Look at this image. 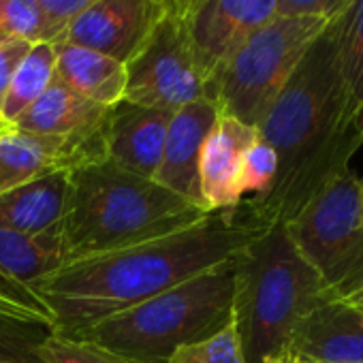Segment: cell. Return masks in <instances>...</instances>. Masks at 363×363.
<instances>
[{
	"label": "cell",
	"instance_id": "6da1fadb",
	"mask_svg": "<svg viewBox=\"0 0 363 363\" xmlns=\"http://www.w3.org/2000/svg\"><path fill=\"white\" fill-rule=\"evenodd\" d=\"M267 229L242 201L179 231L67 263L41 278L33 293L50 310L54 333L73 335L233 259Z\"/></svg>",
	"mask_w": 363,
	"mask_h": 363
},
{
	"label": "cell",
	"instance_id": "7a4b0ae2",
	"mask_svg": "<svg viewBox=\"0 0 363 363\" xmlns=\"http://www.w3.org/2000/svg\"><path fill=\"white\" fill-rule=\"evenodd\" d=\"M257 130L274 147L278 173L265 197L244 201L269 227L289 223L325 184L350 169L363 133L342 79L331 22L314 39Z\"/></svg>",
	"mask_w": 363,
	"mask_h": 363
},
{
	"label": "cell",
	"instance_id": "3957f363",
	"mask_svg": "<svg viewBox=\"0 0 363 363\" xmlns=\"http://www.w3.org/2000/svg\"><path fill=\"white\" fill-rule=\"evenodd\" d=\"M203 208L124 171L107 158L69 171V197L60 223L65 265L147 242L208 216Z\"/></svg>",
	"mask_w": 363,
	"mask_h": 363
},
{
	"label": "cell",
	"instance_id": "277c9868",
	"mask_svg": "<svg viewBox=\"0 0 363 363\" xmlns=\"http://www.w3.org/2000/svg\"><path fill=\"white\" fill-rule=\"evenodd\" d=\"M333 299L331 289L295 248L286 227H269L235 255L233 327L244 361H284L297 325Z\"/></svg>",
	"mask_w": 363,
	"mask_h": 363
},
{
	"label": "cell",
	"instance_id": "5b68a950",
	"mask_svg": "<svg viewBox=\"0 0 363 363\" xmlns=\"http://www.w3.org/2000/svg\"><path fill=\"white\" fill-rule=\"evenodd\" d=\"M233 293L235 257L67 337L130 363H167L177 348L233 320Z\"/></svg>",
	"mask_w": 363,
	"mask_h": 363
},
{
	"label": "cell",
	"instance_id": "8992f818",
	"mask_svg": "<svg viewBox=\"0 0 363 363\" xmlns=\"http://www.w3.org/2000/svg\"><path fill=\"white\" fill-rule=\"evenodd\" d=\"M329 22L308 16H276L225 65L208 99L220 113L259 128L272 103Z\"/></svg>",
	"mask_w": 363,
	"mask_h": 363
},
{
	"label": "cell",
	"instance_id": "52a82bcc",
	"mask_svg": "<svg viewBox=\"0 0 363 363\" xmlns=\"http://www.w3.org/2000/svg\"><path fill=\"white\" fill-rule=\"evenodd\" d=\"M284 227L335 299L363 280V193L352 169L335 175Z\"/></svg>",
	"mask_w": 363,
	"mask_h": 363
},
{
	"label": "cell",
	"instance_id": "ba28073f",
	"mask_svg": "<svg viewBox=\"0 0 363 363\" xmlns=\"http://www.w3.org/2000/svg\"><path fill=\"white\" fill-rule=\"evenodd\" d=\"M203 96L206 82L184 22L167 13L126 62L124 101L173 113Z\"/></svg>",
	"mask_w": 363,
	"mask_h": 363
},
{
	"label": "cell",
	"instance_id": "9c48e42d",
	"mask_svg": "<svg viewBox=\"0 0 363 363\" xmlns=\"http://www.w3.org/2000/svg\"><path fill=\"white\" fill-rule=\"evenodd\" d=\"M278 16V0H195L184 11L189 41L206 82V99L231 56Z\"/></svg>",
	"mask_w": 363,
	"mask_h": 363
},
{
	"label": "cell",
	"instance_id": "30bf717a",
	"mask_svg": "<svg viewBox=\"0 0 363 363\" xmlns=\"http://www.w3.org/2000/svg\"><path fill=\"white\" fill-rule=\"evenodd\" d=\"M164 16L158 0H96L56 41L88 48L126 65Z\"/></svg>",
	"mask_w": 363,
	"mask_h": 363
},
{
	"label": "cell",
	"instance_id": "8fae6325",
	"mask_svg": "<svg viewBox=\"0 0 363 363\" xmlns=\"http://www.w3.org/2000/svg\"><path fill=\"white\" fill-rule=\"evenodd\" d=\"M103 158L107 156L101 128L86 137H52L9 126L0 133V193Z\"/></svg>",
	"mask_w": 363,
	"mask_h": 363
},
{
	"label": "cell",
	"instance_id": "7c38bea8",
	"mask_svg": "<svg viewBox=\"0 0 363 363\" xmlns=\"http://www.w3.org/2000/svg\"><path fill=\"white\" fill-rule=\"evenodd\" d=\"M62 265L60 227L39 235H26L0 227V295L45 318L52 329V314L33 293V286Z\"/></svg>",
	"mask_w": 363,
	"mask_h": 363
},
{
	"label": "cell",
	"instance_id": "4fadbf2b",
	"mask_svg": "<svg viewBox=\"0 0 363 363\" xmlns=\"http://www.w3.org/2000/svg\"><path fill=\"white\" fill-rule=\"evenodd\" d=\"M169 120L171 111L135 105L124 99L107 107L101 126L107 160L141 177H154L162 158Z\"/></svg>",
	"mask_w": 363,
	"mask_h": 363
},
{
	"label": "cell",
	"instance_id": "5bb4252c",
	"mask_svg": "<svg viewBox=\"0 0 363 363\" xmlns=\"http://www.w3.org/2000/svg\"><path fill=\"white\" fill-rule=\"evenodd\" d=\"M218 113V107L206 96L173 111L164 135L162 158L154 175L158 184L199 208H203L199 193V158Z\"/></svg>",
	"mask_w": 363,
	"mask_h": 363
},
{
	"label": "cell",
	"instance_id": "9a60e30c",
	"mask_svg": "<svg viewBox=\"0 0 363 363\" xmlns=\"http://www.w3.org/2000/svg\"><path fill=\"white\" fill-rule=\"evenodd\" d=\"M257 135L255 126L218 113L199 158V193L206 212L231 210L244 201L240 195L242 162Z\"/></svg>",
	"mask_w": 363,
	"mask_h": 363
},
{
	"label": "cell",
	"instance_id": "2e32d148",
	"mask_svg": "<svg viewBox=\"0 0 363 363\" xmlns=\"http://www.w3.org/2000/svg\"><path fill=\"white\" fill-rule=\"evenodd\" d=\"M289 357L301 363H363V310L337 299L318 306L297 325Z\"/></svg>",
	"mask_w": 363,
	"mask_h": 363
},
{
	"label": "cell",
	"instance_id": "e0dca14e",
	"mask_svg": "<svg viewBox=\"0 0 363 363\" xmlns=\"http://www.w3.org/2000/svg\"><path fill=\"white\" fill-rule=\"evenodd\" d=\"M69 197V171L37 177L0 193V227L39 235L60 227Z\"/></svg>",
	"mask_w": 363,
	"mask_h": 363
},
{
	"label": "cell",
	"instance_id": "ac0fdd59",
	"mask_svg": "<svg viewBox=\"0 0 363 363\" xmlns=\"http://www.w3.org/2000/svg\"><path fill=\"white\" fill-rule=\"evenodd\" d=\"M107 107H101L54 77L50 88L11 124L20 130L52 137H86L101 128Z\"/></svg>",
	"mask_w": 363,
	"mask_h": 363
},
{
	"label": "cell",
	"instance_id": "d6986e66",
	"mask_svg": "<svg viewBox=\"0 0 363 363\" xmlns=\"http://www.w3.org/2000/svg\"><path fill=\"white\" fill-rule=\"evenodd\" d=\"M56 48V79L79 96L111 107L124 99L126 90V65L71 43L54 41Z\"/></svg>",
	"mask_w": 363,
	"mask_h": 363
},
{
	"label": "cell",
	"instance_id": "ffe728a7",
	"mask_svg": "<svg viewBox=\"0 0 363 363\" xmlns=\"http://www.w3.org/2000/svg\"><path fill=\"white\" fill-rule=\"evenodd\" d=\"M52 333L45 318L0 295V363H45L39 348Z\"/></svg>",
	"mask_w": 363,
	"mask_h": 363
},
{
	"label": "cell",
	"instance_id": "44dd1931",
	"mask_svg": "<svg viewBox=\"0 0 363 363\" xmlns=\"http://www.w3.org/2000/svg\"><path fill=\"white\" fill-rule=\"evenodd\" d=\"M56 77V48L54 43H35L13 71L0 116L13 124L54 82Z\"/></svg>",
	"mask_w": 363,
	"mask_h": 363
},
{
	"label": "cell",
	"instance_id": "7402d4cb",
	"mask_svg": "<svg viewBox=\"0 0 363 363\" xmlns=\"http://www.w3.org/2000/svg\"><path fill=\"white\" fill-rule=\"evenodd\" d=\"M337 41V60L352 107L363 126V0L354 3L335 20H331Z\"/></svg>",
	"mask_w": 363,
	"mask_h": 363
},
{
	"label": "cell",
	"instance_id": "603a6c76",
	"mask_svg": "<svg viewBox=\"0 0 363 363\" xmlns=\"http://www.w3.org/2000/svg\"><path fill=\"white\" fill-rule=\"evenodd\" d=\"M0 30L30 45L54 43V33L37 0H0Z\"/></svg>",
	"mask_w": 363,
	"mask_h": 363
},
{
	"label": "cell",
	"instance_id": "cb8c5ba5",
	"mask_svg": "<svg viewBox=\"0 0 363 363\" xmlns=\"http://www.w3.org/2000/svg\"><path fill=\"white\" fill-rule=\"evenodd\" d=\"M276 173H278V156L274 147L257 135V139L246 150L242 162V177H240L242 199L257 201L265 197L274 186Z\"/></svg>",
	"mask_w": 363,
	"mask_h": 363
},
{
	"label": "cell",
	"instance_id": "d4e9b609",
	"mask_svg": "<svg viewBox=\"0 0 363 363\" xmlns=\"http://www.w3.org/2000/svg\"><path fill=\"white\" fill-rule=\"evenodd\" d=\"M167 363H246L233 320L214 335L177 348Z\"/></svg>",
	"mask_w": 363,
	"mask_h": 363
},
{
	"label": "cell",
	"instance_id": "484cf974",
	"mask_svg": "<svg viewBox=\"0 0 363 363\" xmlns=\"http://www.w3.org/2000/svg\"><path fill=\"white\" fill-rule=\"evenodd\" d=\"M39 354L45 363H130L92 344H86L67 335H58V333H52L41 344Z\"/></svg>",
	"mask_w": 363,
	"mask_h": 363
},
{
	"label": "cell",
	"instance_id": "4316f807",
	"mask_svg": "<svg viewBox=\"0 0 363 363\" xmlns=\"http://www.w3.org/2000/svg\"><path fill=\"white\" fill-rule=\"evenodd\" d=\"M352 3L354 0H278V16H308L331 22Z\"/></svg>",
	"mask_w": 363,
	"mask_h": 363
},
{
	"label": "cell",
	"instance_id": "83f0119b",
	"mask_svg": "<svg viewBox=\"0 0 363 363\" xmlns=\"http://www.w3.org/2000/svg\"><path fill=\"white\" fill-rule=\"evenodd\" d=\"M37 3L41 5L56 41L60 33L96 0H37Z\"/></svg>",
	"mask_w": 363,
	"mask_h": 363
},
{
	"label": "cell",
	"instance_id": "f1b7e54d",
	"mask_svg": "<svg viewBox=\"0 0 363 363\" xmlns=\"http://www.w3.org/2000/svg\"><path fill=\"white\" fill-rule=\"evenodd\" d=\"M30 50V43L16 39V37H0V109H3V101L9 88V82L13 77V71ZM3 118V116H0Z\"/></svg>",
	"mask_w": 363,
	"mask_h": 363
},
{
	"label": "cell",
	"instance_id": "f546056e",
	"mask_svg": "<svg viewBox=\"0 0 363 363\" xmlns=\"http://www.w3.org/2000/svg\"><path fill=\"white\" fill-rule=\"evenodd\" d=\"M337 301H342V303H346V306H352V308L363 310V280H361L357 286H352L348 293H344L342 297H337Z\"/></svg>",
	"mask_w": 363,
	"mask_h": 363
},
{
	"label": "cell",
	"instance_id": "4dcf8cb0",
	"mask_svg": "<svg viewBox=\"0 0 363 363\" xmlns=\"http://www.w3.org/2000/svg\"><path fill=\"white\" fill-rule=\"evenodd\" d=\"M280 363H301V361H297L295 357H286L284 361H280Z\"/></svg>",
	"mask_w": 363,
	"mask_h": 363
},
{
	"label": "cell",
	"instance_id": "1f68e13d",
	"mask_svg": "<svg viewBox=\"0 0 363 363\" xmlns=\"http://www.w3.org/2000/svg\"><path fill=\"white\" fill-rule=\"evenodd\" d=\"M9 126H11V124H5V122H0V133H3V130H7Z\"/></svg>",
	"mask_w": 363,
	"mask_h": 363
},
{
	"label": "cell",
	"instance_id": "d6a6232c",
	"mask_svg": "<svg viewBox=\"0 0 363 363\" xmlns=\"http://www.w3.org/2000/svg\"><path fill=\"white\" fill-rule=\"evenodd\" d=\"M359 182H361V193H363V177H359Z\"/></svg>",
	"mask_w": 363,
	"mask_h": 363
},
{
	"label": "cell",
	"instance_id": "836d02e7",
	"mask_svg": "<svg viewBox=\"0 0 363 363\" xmlns=\"http://www.w3.org/2000/svg\"><path fill=\"white\" fill-rule=\"evenodd\" d=\"M0 37H7V35H5V33H3V30H0Z\"/></svg>",
	"mask_w": 363,
	"mask_h": 363
},
{
	"label": "cell",
	"instance_id": "e575fe53",
	"mask_svg": "<svg viewBox=\"0 0 363 363\" xmlns=\"http://www.w3.org/2000/svg\"><path fill=\"white\" fill-rule=\"evenodd\" d=\"M0 122H5V120H3V118H0ZM5 124H7V122H5Z\"/></svg>",
	"mask_w": 363,
	"mask_h": 363
},
{
	"label": "cell",
	"instance_id": "d590c367",
	"mask_svg": "<svg viewBox=\"0 0 363 363\" xmlns=\"http://www.w3.org/2000/svg\"><path fill=\"white\" fill-rule=\"evenodd\" d=\"M361 133H363V126H361Z\"/></svg>",
	"mask_w": 363,
	"mask_h": 363
}]
</instances>
